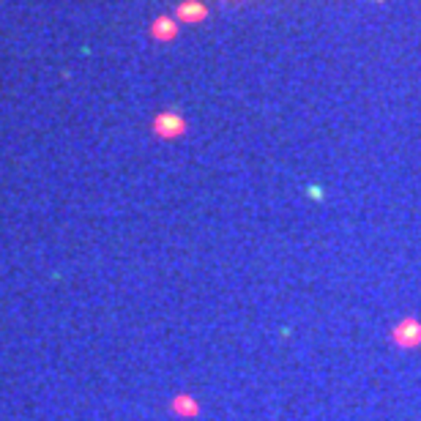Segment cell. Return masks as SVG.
I'll return each instance as SVG.
<instances>
[{"label": "cell", "mask_w": 421, "mask_h": 421, "mask_svg": "<svg viewBox=\"0 0 421 421\" xmlns=\"http://www.w3.org/2000/svg\"><path fill=\"white\" fill-rule=\"evenodd\" d=\"M178 17L183 20V22H200L202 17H205V8L195 3V0H189V3H183L181 8H178Z\"/></svg>", "instance_id": "1"}, {"label": "cell", "mask_w": 421, "mask_h": 421, "mask_svg": "<svg viewBox=\"0 0 421 421\" xmlns=\"http://www.w3.org/2000/svg\"><path fill=\"white\" fill-rule=\"evenodd\" d=\"M181 126L183 124H181L175 115H170V112H167V115H162V118L156 121V129H159L162 134H178V129H181Z\"/></svg>", "instance_id": "2"}, {"label": "cell", "mask_w": 421, "mask_h": 421, "mask_svg": "<svg viewBox=\"0 0 421 421\" xmlns=\"http://www.w3.org/2000/svg\"><path fill=\"white\" fill-rule=\"evenodd\" d=\"M153 33H156V36H162V39H173L175 25L170 22V20H159V25L153 27Z\"/></svg>", "instance_id": "3"}]
</instances>
